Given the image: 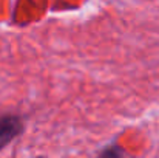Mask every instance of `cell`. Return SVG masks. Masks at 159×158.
Returning a JSON list of instances; mask_svg holds the SVG:
<instances>
[{
    "label": "cell",
    "mask_w": 159,
    "mask_h": 158,
    "mask_svg": "<svg viewBox=\"0 0 159 158\" xmlns=\"http://www.w3.org/2000/svg\"><path fill=\"white\" fill-rule=\"evenodd\" d=\"M25 130V121L17 113H0V151L20 136Z\"/></svg>",
    "instance_id": "cell-1"
},
{
    "label": "cell",
    "mask_w": 159,
    "mask_h": 158,
    "mask_svg": "<svg viewBox=\"0 0 159 158\" xmlns=\"http://www.w3.org/2000/svg\"><path fill=\"white\" fill-rule=\"evenodd\" d=\"M98 158H130V155L122 146H119L117 143H111L98 152Z\"/></svg>",
    "instance_id": "cell-2"
}]
</instances>
